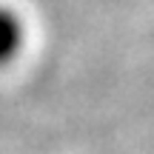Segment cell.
Masks as SVG:
<instances>
[{
	"instance_id": "obj_1",
	"label": "cell",
	"mask_w": 154,
	"mask_h": 154,
	"mask_svg": "<svg viewBox=\"0 0 154 154\" xmlns=\"http://www.w3.org/2000/svg\"><path fill=\"white\" fill-rule=\"evenodd\" d=\"M23 46V26L14 11L0 9V63H9Z\"/></svg>"
}]
</instances>
